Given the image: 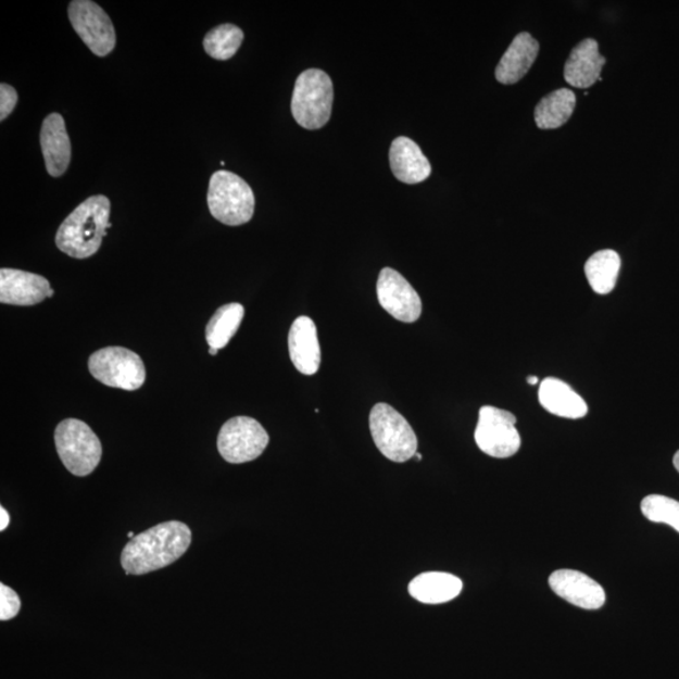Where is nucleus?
I'll use <instances>...</instances> for the list:
<instances>
[{"mask_svg":"<svg viewBox=\"0 0 679 679\" xmlns=\"http://www.w3.org/2000/svg\"><path fill=\"white\" fill-rule=\"evenodd\" d=\"M190 542L191 531L186 524H159L126 543L122 565L127 575L153 573L179 561L187 553Z\"/></svg>","mask_w":679,"mask_h":679,"instance_id":"1","label":"nucleus"},{"mask_svg":"<svg viewBox=\"0 0 679 679\" xmlns=\"http://www.w3.org/2000/svg\"><path fill=\"white\" fill-rule=\"evenodd\" d=\"M111 204L105 196H93L63 221L55 235L59 250L72 259L85 260L100 250L110 223Z\"/></svg>","mask_w":679,"mask_h":679,"instance_id":"2","label":"nucleus"},{"mask_svg":"<svg viewBox=\"0 0 679 679\" xmlns=\"http://www.w3.org/2000/svg\"><path fill=\"white\" fill-rule=\"evenodd\" d=\"M332 101V81L326 72L311 68L296 79L291 111L296 123L305 129H322L329 123Z\"/></svg>","mask_w":679,"mask_h":679,"instance_id":"3","label":"nucleus"},{"mask_svg":"<svg viewBox=\"0 0 679 679\" xmlns=\"http://www.w3.org/2000/svg\"><path fill=\"white\" fill-rule=\"evenodd\" d=\"M252 188L237 174L219 171L212 175L208 189V206L223 225L236 227L249 223L254 213Z\"/></svg>","mask_w":679,"mask_h":679,"instance_id":"4","label":"nucleus"},{"mask_svg":"<svg viewBox=\"0 0 679 679\" xmlns=\"http://www.w3.org/2000/svg\"><path fill=\"white\" fill-rule=\"evenodd\" d=\"M55 449L60 458L72 475L89 476L102 457V445L98 436L78 419H65L54 431Z\"/></svg>","mask_w":679,"mask_h":679,"instance_id":"5","label":"nucleus"},{"mask_svg":"<svg viewBox=\"0 0 679 679\" xmlns=\"http://www.w3.org/2000/svg\"><path fill=\"white\" fill-rule=\"evenodd\" d=\"M370 431L375 445L390 461L404 463L418 451V438L410 423L389 404L373 407Z\"/></svg>","mask_w":679,"mask_h":679,"instance_id":"6","label":"nucleus"},{"mask_svg":"<svg viewBox=\"0 0 679 679\" xmlns=\"http://www.w3.org/2000/svg\"><path fill=\"white\" fill-rule=\"evenodd\" d=\"M89 369L96 380L111 388L138 390L147 379L146 365L134 351L110 347L90 356Z\"/></svg>","mask_w":679,"mask_h":679,"instance_id":"7","label":"nucleus"},{"mask_svg":"<svg viewBox=\"0 0 679 679\" xmlns=\"http://www.w3.org/2000/svg\"><path fill=\"white\" fill-rule=\"evenodd\" d=\"M513 413L486 405L479 410L475 441L478 449L493 458H510L521 447Z\"/></svg>","mask_w":679,"mask_h":679,"instance_id":"8","label":"nucleus"},{"mask_svg":"<svg viewBox=\"0 0 679 679\" xmlns=\"http://www.w3.org/2000/svg\"><path fill=\"white\" fill-rule=\"evenodd\" d=\"M268 443L266 429L250 417L229 419L218 436V451L222 457L234 465L257 460Z\"/></svg>","mask_w":679,"mask_h":679,"instance_id":"9","label":"nucleus"},{"mask_svg":"<svg viewBox=\"0 0 679 679\" xmlns=\"http://www.w3.org/2000/svg\"><path fill=\"white\" fill-rule=\"evenodd\" d=\"M68 18L76 34L93 54L105 58L114 51V24L99 4L91 0H74L68 5Z\"/></svg>","mask_w":679,"mask_h":679,"instance_id":"10","label":"nucleus"},{"mask_svg":"<svg viewBox=\"0 0 679 679\" xmlns=\"http://www.w3.org/2000/svg\"><path fill=\"white\" fill-rule=\"evenodd\" d=\"M379 303L398 322L412 324L422 315V300L410 282L393 268L380 272L377 285Z\"/></svg>","mask_w":679,"mask_h":679,"instance_id":"11","label":"nucleus"},{"mask_svg":"<svg viewBox=\"0 0 679 679\" xmlns=\"http://www.w3.org/2000/svg\"><path fill=\"white\" fill-rule=\"evenodd\" d=\"M53 294L50 282L42 276L21 269H0V302L5 305L34 306Z\"/></svg>","mask_w":679,"mask_h":679,"instance_id":"12","label":"nucleus"},{"mask_svg":"<svg viewBox=\"0 0 679 679\" xmlns=\"http://www.w3.org/2000/svg\"><path fill=\"white\" fill-rule=\"evenodd\" d=\"M549 586L557 596L581 609H601L606 601L603 587L577 570H556L550 575Z\"/></svg>","mask_w":679,"mask_h":679,"instance_id":"13","label":"nucleus"},{"mask_svg":"<svg viewBox=\"0 0 679 679\" xmlns=\"http://www.w3.org/2000/svg\"><path fill=\"white\" fill-rule=\"evenodd\" d=\"M41 148L48 174L53 178L62 177L68 169L72 148L65 120L60 114H51L45 118Z\"/></svg>","mask_w":679,"mask_h":679,"instance_id":"14","label":"nucleus"},{"mask_svg":"<svg viewBox=\"0 0 679 679\" xmlns=\"http://www.w3.org/2000/svg\"><path fill=\"white\" fill-rule=\"evenodd\" d=\"M291 361L301 374L314 375L322 364V349L317 338L316 325L307 316L294 319L289 334Z\"/></svg>","mask_w":679,"mask_h":679,"instance_id":"15","label":"nucleus"},{"mask_svg":"<svg viewBox=\"0 0 679 679\" xmlns=\"http://www.w3.org/2000/svg\"><path fill=\"white\" fill-rule=\"evenodd\" d=\"M605 59L599 52V45L593 38L580 42L565 63V81L577 89H589L601 79Z\"/></svg>","mask_w":679,"mask_h":679,"instance_id":"16","label":"nucleus"},{"mask_svg":"<svg viewBox=\"0 0 679 679\" xmlns=\"http://www.w3.org/2000/svg\"><path fill=\"white\" fill-rule=\"evenodd\" d=\"M391 172L399 181L418 184L429 178L431 166L420 148L410 138L399 136L390 147Z\"/></svg>","mask_w":679,"mask_h":679,"instance_id":"17","label":"nucleus"},{"mask_svg":"<svg viewBox=\"0 0 679 679\" xmlns=\"http://www.w3.org/2000/svg\"><path fill=\"white\" fill-rule=\"evenodd\" d=\"M539 51L540 45L530 34L517 35L499 63L498 81L502 85L520 81L537 61Z\"/></svg>","mask_w":679,"mask_h":679,"instance_id":"18","label":"nucleus"},{"mask_svg":"<svg viewBox=\"0 0 679 679\" xmlns=\"http://www.w3.org/2000/svg\"><path fill=\"white\" fill-rule=\"evenodd\" d=\"M539 401L545 410L566 419L584 418L588 405L577 391L565 381L556 378L542 380L539 389Z\"/></svg>","mask_w":679,"mask_h":679,"instance_id":"19","label":"nucleus"},{"mask_svg":"<svg viewBox=\"0 0 679 679\" xmlns=\"http://www.w3.org/2000/svg\"><path fill=\"white\" fill-rule=\"evenodd\" d=\"M463 582L449 573H423L411 581L410 594L423 604H443L461 594Z\"/></svg>","mask_w":679,"mask_h":679,"instance_id":"20","label":"nucleus"},{"mask_svg":"<svg viewBox=\"0 0 679 679\" xmlns=\"http://www.w3.org/2000/svg\"><path fill=\"white\" fill-rule=\"evenodd\" d=\"M577 96L569 89L549 93L535 109V122L541 130H554L569 122L573 116Z\"/></svg>","mask_w":679,"mask_h":679,"instance_id":"21","label":"nucleus"},{"mask_svg":"<svg viewBox=\"0 0 679 679\" xmlns=\"http://www.w3.org/2000/svg\"><path fill=\"white\" fill-rule=\"evenodd\" d=\"M621 261L613 250L599 251L586 263V276L594 292L608 294L617 285Z\"/></svg>","mask_w":679,"mask_h":679,"instance_id":"22","label":"nucleus"},{"mask_svg":"<svg viewBox=\"0 0 679 679\" xmlns=\"http://www.w3.org/2000/svg\"><path fill=\"white\" fill-rule=\"evenodd\" d=\"M243 316L244 307L241 303H228L215 311L205 329L208 345L217 350L227 347L241 326Z\"/></svg>","mask_w":679,"mask_h":679,"instance_id":"23","label":"nucleus"},{"mask_svg":"<svg viewBox=\"0 0 679 679\" xmlns=\"http://www.w3.org/2000/svg\"><path fill=\"white\" fill-rule=\"evenodd\" d=\"M243 38V30L235 24H222L208 32L203 42L204 51L214 60L227 61L238 52Z\"/></svg>","mask_w":679,"mask_h":679,"instance_id":"24","label":"nucleus"},{"mask_svg":"<svg viewBox=\"0 0 679 679\" xmlns=\"http://www.w3.org/2000/svg\"><path fill=\"white\" fill-rule=\"evenodd\" d=\"M642 513L650 521L666 524L679 532V502L661 494H651L642 501Z\"/></svg>","mask_w":679,"mask_h":679,"instance_id":"25","label":"nucleus"},{"mask_svg":"<svg viewBox=\"0 0 679 679\" xmlns=\"http://www.w3.org/2000/svg\"><path fill=\"white\" fill-rule=\"evenodd\" d=\"M21 605L18 594L2 582L0 584V620L5 621L17 617Z\"/></svg>","mask_w":679,"mask_h":679,"instance_id":"26","label":"nucleus"},{"mask_svg":"<svg viewBox=\"0 0 679 679\" xmlns=\"http://www.w3.org/2000/svg\"><path fill=\"white\" fill-rule=\"evenodd\" d=\"M18 102V93L11 85H0V120H4L13 113Z\"/></svg>","mask_w":679,"mask_h":679,"instance_id":"27","label":"nucleus"},{"mask_svg":"<svg viewBox=\"0 0 679 679\" xmlns=\"http://www.w3.org/2000/svg\"><path fill=\"white\" fill-rule=\"evenodd\" d=\"M10 523V515H8L4 507H0V531H4Z\"/></svg>","mask_w":679,"mask_h":679,"instance_id":"28","label":"nucleus"},{"mask_svg":"<svg viewBox=\"0 0 679 679\" xmlns=\"http://www.w3.org/2000/svg\"><path fill=\"white\" fill-rule=\"evenodd\" d=\"M527 382H529L530 386H537L539 382V378L538 377H529L527 378Z\"/></svg>","mask_w":679,"mask_h":679,"instance_id":"29","label":"nucleus"},{"mask_svg":"<svg viewBox=\"0 0 679 679\" xmlns=\"http://www.w3.org/2000/svg\"><path fill=\"white\" fill-rule=\"evenodd\" d=\"M674 465L679 473V451L675 454Z\"/></svg>","mask_w":679,"mask_h":679,"instance_id":"30","label":"nucleus"},{"mask_svg":"<svg viewBox=\"0 0 679 679\" xmlns=\"http://www.w3.org/2000/svg\"><path fill=\"white\" fill-rule=\"evenodd\" d=\"M210 354H211V355H213V356H214V355H217V354H218V350H217V349H213V348H211V349H210Z\"/></svg>","mask_w":679,"mask_h":679,"instance_id":"31","label":"nucleus"},{"mask_svg":"<svg viewBox=\"0 0 679 679\" xmlns=\"http://www.w3.org/2000/svg\"><path fill=\"white\" fill-rule=\"evenodd\" d=\"M414 457L417 458L418 461H422L423 455L417 452V453H415Z\"/></svg>","mask_w":679,"mask_h":679,"instance_id":"32","label":"nucleus"},{"mask_svg":"<svg viewBox=\"0 0 679 679\" xmlns=\"http://www.w3.org/2000/svg\"><path fill=\"white\" fill-rule=\"evenodd\" d=\"M127 538H129L130 540L135 538V535L133 531H130L129 533H127Z\"/></svg>","mask_w":679,"mask_h":679,"instance_id":"33","label":"nucleus"}]
</instances>
